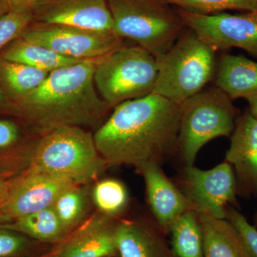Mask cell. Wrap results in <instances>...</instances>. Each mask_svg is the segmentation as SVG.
I'll use <instances>...</instances> for the list:
<instances>
[{
  "mask_svg": "<svg viewBox=\"0 0 257 257\" xmlns=\"http://www.w3.org/2000/svg\"><path fill=\"white\" fill-rule=\"evenodd\" d=\"M180 105L152 92L124 101L93 136L108 167L161 165L177 149Z\"/></svg>",
  "mask_w": 257,
  "mask_h": 257,
  "instance_id": "1",
  "label": "cell"
},
{
  "mask_svg": "<svg viewBox=\"0 0 257 257\" xmlns=\"http://www.w3.org/2000/svg\"><path fill=\"white\" fill-rule=\"evenodd\" d=\"M101 58L52 71L40 87L17 101L39 133L62 126H91L110 109L94 84V71Z\"/></svg>",
  "mask_w": 257,
  "mask_h": 257,
  "instance_id": "2",
  "label": "cell"
},
{
  "mask_svg": "<svg viewBox=\"0 0 257 257\" xmlns=\"http://www.w3.org/2000/svg\"><path fill=\"white\" fill-rule=\"evenodd\" d=\"M107 167L94 136L80 126H67L42 135L32 152L30 169L87 185Z\"/></svg>",
  "mask_w": 257,
  "mask_h": 257,
  "instance_id": "3",
  "label": "cell"
},
{
  "mask_svg": "<svg viewBox=\"0 0 257 257\" xmlns=\"http://www.w3.org/2000/svg\"><path fill=\"white\" fill-rule=\"evenodd\" d=\"M216 49L190 31L160 60L153 92L179 105L202 92L216 74Z\"/></svg>",
  "mask_w": 257,
  "mask_h": 257,
  "instance_id": "4",
  "label": "cell"
},
{
  "mask_svg": "<svg viewBox=\"0 0 257 257\" xmlns=\"http://www.w3.org/2000/svg\"><path fill=\"white\" fill-rule=\"evenodd\" d=\"M115 34L130 39L157 60L173 47L185 25L159 0H107Z\"/></svg>",
  "mask_w": 257,
  "mask_h": 257,
  "instance_id": "5",
  "label": "cell"
},
{
  "mask_svg": "<svg viewBox=\"0 0 257 257\" xmlns=\"http://www.w3.org/2000/svg\"><path fill=\"white\" fill-rule=\"evenodd\" d=\"M236 114L232 100L216 86L182 103L177 150L184 165H194L198 152L211 140L230 136Z\"/></svg>",
  "mask_w": 257,
  "mask_h": 257,
  "instance_id": "6",
  "label": "cell"
},
{
  "mask_svg": "<svg viewBox=\"0 0 257 257\" xmlns=\"http://www.w3.org/2000/svg\"><path fill=\"white\" fill-rule=\"evenodd\" d=\"M159 61L138 45L122 46L101 57L96 64L94 84L110 108L153 92Z\"/></svg>",
  "mask_w": 257,
  "mask_h": 257,
  "instance_id": "7",
  "label": "cell"
},
{
  "mask_svg": "<svg viewBox=\"0 0 257 257\" xmlns=\"http://www.w3.org/2000/svg\"><path fill=\"white\" fill-rule=\"evenodd\" d=\"M177 182V187L199 214L226 219L229 206L236 202V177L226 161L208 170L184 166Z\"/></svg>",
  "mask_w": 257,
  "mask_h": 257,
  "instance_id": "8",
  "label": "cell"
},
{
  "mask_svg": "<svg viewBox=\"0 0 257 257\" xmlns=\"http://www.w3.org/2000/svg\"><path fill=\"white\" fill-rule=\"evenodd\" d=\"M21 37L79 60L101 58L123 45L112 32L52 24L32 23Z\"/></svg>",
  "mask_w": 257,
  "mask_h": 257,
  "instance_id": "9",
  "label": "cell"
},
{
  "mask_svg": "<svg viewBox=\"0 0 257 257\" xmlns=\"http://www.w3.org/2000/svg\"><path fill=\"white\" fill-rule=\"evenodd\" d=\"M184 25L216 50L241 49L257 57V12L203 15L179 9Z\"/></svg>",
  "mask_w": 257,
  "mask_h": 257,
  "instance_id": "10",
  "label": "cell"
},
{
  "mask_svg": "<svg viewBox=\"0 0 257 257\" xmlns=\"http://www.w3.org/2000/svg\"><path fill=\"white\" fill-rule=\"evenodd\" d=\"M74 185L69 179L30 169L9 187L0 203V224L53 205L61 193Z\"/></svg>",
  "mask_w": 257,
  "mask_h": 257,
  "instance_id": "11",
  "label": "cell"
},
{
  "mask_svg": "<svg viewBox=\"0 0 257 257\" xmlns=\"http://www.w3.org/2000/svg\"><path fill=\"white\" fill-rule=\"evenodd\" d=\"M31 12L33 23L115 33L107 0H37Z\"/></svg>",
  "mask_w": 257,
  "mask_h": 257,
  "instance_id": "12",
  "label": "cell"
},
{
  "mask_svg": "<svg viewBox=\"0 0 257 257\" xmlns=\"http://www.w3.org/2000/svg\"><path fill=\"white\" fill-rule=\"evenodd\" d=\"M137 170L145 180L147 202L155 222L165 234L179 216L195 211L177 184L164 173L160 165L147 163Z\"/></svg>",
  "mask_w": 257,
  "mask_h": 257,
  "instance_id": "13",
  "label": "cell"
},
{
  "mask_svg": "<svg viewBox=\"0 0 257 257\" xmlns=\"http://www.w3.org/2000/svg\"><path fill=\"white\" fill-rule=\"evenodd\" d=\"M225 161L232 167L237 194L257 192V120L248 109L236 119Z\"/></svg>",
  "mask_w": 257,
  "mask_h": 257,
  "instance_id": "14",
  "label": "cell"
},
{
  "mask_svg": "<svg viewBox=\"0 0 257 257\" xmlns=\"http://www.w3.org/2000/svg\"><path fill=\"white\" fill-rule=\"evenodd\" d=\"M114 218L97 211L63 240L55 257H108L117 253Z\"/></svg>",
  "mask_w": 257,
  "mask_h": 257,
  "instance_id": "15",
  "label": "cell"
},
{
  "mask_svg": "<svg viewBox=\"0 0 257 257\" xmlns=\"http://www.w3.org/2000/svg\"><path fill=\"white\" fill-rule=\"evenodd\" d=\"M157 223L123 219L116 221L114 237L120 257H175Z\"/></svg>",
  "mask_w": 257,
  "mask_h": 257,
  "instance_id": "16",
  "label": "cell"
},
{
  "mask_svg": "<svg viewBox=\"0 0 257 257\" xmlns=\"http://www.w3.org/2000/svg\"><path fill=\"white\" fill-rule=\"evenodd\" d=\"M215 86L231 100L257 96V62L243 56L224 55L216 66Z\"/></svg>",
  "mask_w": 257,
  "mask_h": 257,
  "instance_id": "17",
  "label": "cell"
},
{
  "mask_svg": "<svg viewBox=\"0 0 257 257\" xmlns=\"http://www.w3.org/2000/svg\"><path fill=\"white\" fill-rule=\"evenodd\" d=\"M198 214L202 224L204 257H251L239 231L229 220Z\"/></svg>",
  "mask_w": 257,
  "mask_h": 257,
  "instance_id": "18",
  "label": "cell"
},
{
  "mask_svg": "<svg viewBox=\"0 0 257 257\" xmlns=\"http://www.w3.org/2000/svg\"><path fill=\"white\" fill-rule=\"evenodd\" d=\"M0 56L6 60L27 64L48 72L88 60L61 55L48 47L22 37L12 42Z\"/></svg>",
  "mask_w": 257,
  "mask_h": 257,
  "instance_id": "19",
  "label": "cell"
},
{
  "mask_svg": "<svg viewBox=\"0 0 257 257\" xmlns=\"http://www.w3.org/2000/svg\"><path fill=\"white\" fill-rule=\"evenodd\" d=\"M0 226L43 242L62 241L68 235L52 205Z\"/></svg>",
  "mask_w": 257,
  "mask_h": 257,
  "instance_id": "20",
  "label": "cell"
},
{
  "mask_svg": "<svg viewBox=\"0 0 257 257\" xmlns=\"http://www.w3.org/2000/svg\"><path fill=\"white\" fill-rule=\"evenodd\" d=\"M169 233L175 257H204L202 224L195 211H187L179 216Z\"/></svg>",
  "mask_w": 257,
  "mask_h": 257,
  "instance_id": "21",
  "label": "cell"
},
{
  "mask_svg": "<svg viewBox=\"0 0 257 257\" xmlns=\"http://www.w3.org/2000/svg\"><path fill=\"white\" fill-rule=\"evenodd\" d=\"M50 73L0 56V83L16 101L40 87Z\"/></svg>",
  "mask_w": 257,
  "mask_h": 257,
  "instance_id": "22",
  "label": "cell"
},
{
  "mask_svg": "<svg viewBox=\"0 0 257 257\" xmlns=\"http://www.w3.org/2000/svg\"><path fill=\"white\" fill-rule=\"evenodd\" d=\"M87 185H74L61 193L54 209L68 234L85 221L89 209Z\"/></svg>",
  "mask_w": 257,
  "mask_h": 257,
  "instance_id": "23",
  "label": "cell"
},
{
  "mask_svg": "<svg viewBox=\"0 0 257 257\" xmlns=\"http://www.w3.org/2000/svg\"><path fill=\"white\" fill-rule=\"evenodd\" d=\"M92 197L98 211L113 218L125 210L128 202L127 189L115 179L98 182L92 189Z\"/></svg>",
  "mask_w": 257,
  "mask_h": 257,
  "instance_id": "24",
  "label": "cell"
},
{
  "mask_svg": "<svg viewBox=\"0 0 257 257\" xmlns=\"http://www.w3.org/2000/svg\"><path fill=\"white\" fill-rule=\"evenodd\" d=\"M165 4L177 5L180 9L203 15H213L227 10L246 13L257 12V0H159Z\"/></svg>",
  "mask_w": 257,
  "mask_h": 257,
  "instance_id": "25",
  "label": "cell"
},
{
  "mask_svg": "<svg viewBox=\"0 0 257 257\" xmlns=\"http://www.w3.org/2000/svg\"><path fill=\"white\" fill-rule=\"evenodd\" d=\"M33 23L31 10L12 9L0 15V50L21 37Z\"/></svg>",
  "mask_w": 257,
  "mask_h": 257,
  "instance_id": "26",
  "label": "cell"
},
{
  "mask_svg": "<svg viewBox=\"0 0 257 257\" xmlns=\"http://www.w3.org/2000/svg\"><path fill=\"white\" fill-rule=\"evenodd\" d=\"M31 238L0 226V257H23L33 247Z\"/></svg>",
  "mask_w": 257,
  "mask_h": 257,
  "instance_id": "27",
  "label": "cell"
},
{
  "mask_svg": "<svg viewBox=\"0 0 257 257\" xmlns=\"http://www.w3.org/2000/svg\"><path fill=\"white\" fill-rule=\"evenodd\" d=\"M226 219L231 223L244 241L251 257H257V229L239 211L229 207Z\"/></svg>",
  "mask_w": 257,
  "mask_h": 257,
  "instance_id": "28",
  "label": "cell"
},
{
  "mask_svg": "<svg viewBox=\"0 0 257 257\" xmlns=\"http://www.w3.org/2000/svg\"><path fill=\"white\" fill-rule=\"evenodd\" d=\"M19 138V130L13 121L0 120V149L11 146Z\"/></svg>",
  "mask_w": 257,
  "mask_h": 257,
  "instance_id": "29",
  "label": "cell"
},
{
  "mask_svg": "<svg viewBox=\"0 0 257 257\" xmlns=\"http://www.w3.org/2000/svg\"><path fill=\"white\" fill-rule=\"evenodd\" d=\"M37 0H9L12 9H28L31 10L32 7Z\"/></svg>",
  "mask_w": 257,
  "mask_h": 257,
  "instance_id": "30",
  "label": "cell"
},
{
  "mask_svg": "<svg viewBox=\"0 0 257 257\" xmlns=\"http://www.w3.org/2000/svg\"><path fill=\"white\" fill-rule=\"evenodd\" d=\"M248 111L253 117L257 120V96L248 99Z\"/></svg>",
  "mask_w": 257,
  "mask_h": 257,
  "instance_id": "31",
  "label": "cell"
},
{
  "mask_svg": "<svg viewBox=\"0 0 257 257\" xmlns=\"http://www.w3.org/2000/svg\"><path fill=\"white\" fill-rule=\"evenodd\" d=\"M9 186L6 183L3 177H0V203L3 202V199L6 196Z\"/></svg>",
  "mask_w": 257,
  "mask_h": 257,
  "instance_id": "32",
  "label": "cell"
},
{
  "mask_svg": "<svg viewBox=\"0 0 257 257\" xmlns=\"http://www.w3.org/2000/svg\"><path fill=\"white\" fill-rule=\"evenodd\" d=\"M12 10L9 0H0V15L5 14Z\"/></svg>",
  "mask_w": 257,
  "mask_h": 257,
  "instance_id": "33",
  "label": "cell"
},
{
  "mask_svg": "<svg viewBox=\"0 0 257 257\" xmlns=\"http://www.w3.org/2000/svg\"><path fill=\"white\" fill-rule=\"evenodd\" d=\"M7 96L5 95V92L0 89V104L6 102Z\"/></svg>",
  "mask_w": 257,
  "mask_h": 257,
  "instance_id": "34",
  "label": "cell"
},
{
  "mask_svg": "<svg viewBox=\"0 0 257 257\" xmlns=\"http://www.w3.org/2000/svg\"><path fill=\"white\" fill-rule=\"evenodd\" d=\"M256 223L257 225V212H256Z\"/></svg>",
  "mask_w": 257,
  "mask_h": 257,
  "instance_id": "35",
  "label": "cell"
},
{
  "mask_svg": "<svg viewBox=\"0 0 257 257\" xmlns=\"http://www.w3.org/2000/svg\"><path fill=\"white\" fill-rule=\"evenodd\" d=\"M108 257H114V256H108Z\"/></svg>",
  "mask_w": 257,
  "mask_h": 257,
  "instance_id": "36",
  "label": "cell"
}]
</instances>
